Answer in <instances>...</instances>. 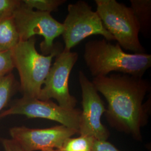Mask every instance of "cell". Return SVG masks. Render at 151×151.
<instances>
[{
  "label": "cell",
  "instance_id": "obj_9",
  "mask_svg": "<svg viewBox=\"0 0 151 151\" xmlns=\"http://www.w3.org/2000/svg\"><path fill=\"white\" fill-rule=\"evenodd\" d=\"M78 81L82 106L78 134L96 140H107L110 135L109 131L101 122V116L106 110L105 104L92 82L82 70L79 72Z\"/></svg>",
  "mask_w": 151,
  "mask_h": 151
},
{
  "label": "cell",
  "instance_id": "obj_1",
  "mask_svg": "<svg viewBox=\"0 0 151 151\" xmlns=\"http://www.w3.org/2000/svg\"><path fill=\"white\" fill-rule=\"evenodd\" d=\"M92 82L108 103L105 114L109 125L141 141V129L148 121L151 101L143 100L151 90L150 83L122 73L94 77Z\"/></svg>",
  "mask_w": 151,
  "mask_h": 151
},
{
  "label": "cell",
  "instance_id": "obj_8",
  "mask_svg": "<svg viewBox=\"0 0 151 151\" xmlns=\"http://www.w3.org/2000/svg\"><path fill=\"white\" fill-rule=\"evenodd\" d=\"M81 110L67 109L49 100L22 96L15 101L11 107L0 113V118L12 115H21L28 118L48 119L78 131Z\"/></svg>",
  "mask_w": 151,
  "mask_h": 151
},
{
  "label": "cell",
  "instance_id": "obj_17",
  "mask_svg": "<svg viewBox=\"0 0 151 151\" xmlns=\"http://www.w3.org/2000/svg\"><path fill=\"white\" fill-rule=\"evenodd\" d=\"M20 5L19 0H0V18L12 15Z\"/></svg>",
  "mask_w": 151,
  "mask_h": 151
},
{
  "label": "cell",
  "instance_id": "obj_6",
  "mask_svg": "<svg viewBox=\"0 0 151 151\" xmlns=\"http://www.w3.org/2000/svg\"><path fill=\"white\" fill-rule=\"evenodd\" d=\"M20 41H27L35 35H40L44 40L40 44L44 55L53 52L57 47L54 39L61 35L63 24L54 19L50 13L29 9L22 4L13 14Z\"/></svg>",
  "mask_w": 151,
  "mask_h": 151
},
{
  "label": "cell",
  "instance_id": "obj_7",
  "mask_svg": "<svg viewBox=\"0 0 151 151\" xmlns=\"http://www.w3.org/2000/svg\"><path fill=\"white\" fill-rule=\"evenodd\" d=\"M78 58L77 53L64 48L56 55L55 62L52 65L44 81L39 99L49 100L54 99L62 108H75L77 101L70 92L69 79Z\"/></svg>",
  "mask_w": 151,
  "mask_h": 151
},
{
  "label": "cell",
  "instance_id": "obj_5",
  "mask_svg": "<svg viewBox=\"0 0 151 151\" xmlns=\"http://www.w3.org/2000/svg\"><path fill=\"white\" fill-rule=\"evenodd\" d=\"M68 14L63 23L62 34L65 50L71 49L85 39L93 35H100L107 41L115 40L104 27L96 11L85 1H78L67 7Z\"/></svg>",
  "mask_w": 151,
  "mask_h": 151
},
{
  "label": "cell",
  "instance_id": "obj_4",
  "mask_svg": "<svg viewBox=\"0 0 151 151\" xmlns=\"http://www.w3.org/2000/svg\"><path fill=\"white\" fill-rule=\"evenodd\" d=\"M96 12L105 29L122 48L146 53L140 43V27L132 8L115 0H95Z\"/></svg>",
  "mask_w": 151,
  "mask_h": 151
},
{
  "label": "cell",
  "instance_id": "obj_11",
  "mask_svg": "<svg viewBox=\"0 0 151 151\" xmlns=\"http://www.w3.org/2000/svg\"><path fill=\"white\" fill-rule=\"evenodd\" d=\"M20 41L13 14L0 18V51H9Z\"/></svg>",
  "mask_w": 151,
  "mask_h": 151
},
{
  "label": "cell",
  "instance_id": "obj_13",
  "mask_svg": "<svg viewBox=\"0 0 151 151\" xmlns=\"http://www.w3.org/2000/svg\"><path fill=\"white\" fill-rule=\"evenodd\" d=\"M94 141V139L85 136L71 137L65 140L62 146L55 151H92Z\"/></svg>",
  "mask_w": 151,
  "mask_h": 151
},
{
  "label": "cell",
  "instance_id": "obj_2",
  "mask_svg": "<svg viewBox=\"0 0 151 151\" xmlns=\"http://www.w3.org/2000/svg\"><path fill=\"white\" fill-rule=\"evenodd\" d=\"M83 58L94 77L106 76L112 72L143 77L151 67V55L128 53L119 44L110 43L105 39L85 44Z\"/></svg>",
  "mask_w": 151,
  "mask_h": 151
},
{
  "label": "cell",
  "instance_id": "obj_10",
  "mask_svg": "<svg viewBox=\"0 0 151 151\" xmlns=\"http://www.w3.org/2000/svg\"><path fill=\"white\" fill-rule=\"evenodd\" d=\"M9 133L25 151H55L78 131L62 125L44 129L22 126L11 128Z\"/></svg>",
  "mask_w": 151,
  "mask_h": 151
},
{
  "label": "cell",
  "instance_id": "obj_3",
  "mask_svg": "<svg viewBox=\"0 0 151 151\" xmlns=\"http://www.w3.org/2000/svg\"><path fill=\"white\" fill-rule=\"evenodd\" d=\"M36 39L19 41L11 50L14 68L19 72L23 96L38 98L54 57L63 49L58 47L51 54H40L35 47Z\"/></svg>",
  "mask_w": 151,
  "mask_h": 151
},
{
  "label": "cell",
  "instance_id": "obj_18",
  "mask_svg": "<svg viewBox=\"0 0 151 151\" xmlns=\"http://www.w3.org/2000/svg\"><path fill=\"white\" fill-rule=\"evenodd\" d=\"M92 151H120L115 146L108 142L95 140Z\"/></svg>",
  "mask_w": 151,
  "mask_h": 151
},
{
  "label": "cell",
  "instance_id": "obj_16",
  "mask_svg": "<svg viewBox=\"0 0 151 151\" xmlns=\"http://www.w3.org/2000/svg\"><path fill=\"white\" fill-rule=\"evenodd\" d=\"M14 68L11 50L0 51V78L11 73Z\"/></svg>",
  "mask_w": 151,
  "mask_h": 151
},
{
  "label": "cell",
  "instance_id": "obj_15",
  "mask_svg": "<svg viewBox=\"0 0 151 151\" xmlns=\"http://www.w3.org/2000/svg\"><path fill=\"white\" fill-rule=\"evenodd\" d=\"M14 81L12 73L0 78V111L5 107L11 97Z\"/></svg>",
  "mask_w": 151,
  "mask_h": 151
},
{
  "label": "cell",
  "instance_id": "obj_19",
  "mask_svg": "<svg viewBox=\"0 0 151 151\" xmlns=\"http://www.w3.org/2000/svg\"><path fill=\"white\" fill-rule=\"evenodd\" d=\"M1 143L5 151H25L15 140L11 138H3Z\"/></svg>",
  "mask_w": 151,
  "mask_h": 151
},
{
  "label": "cell",
  "instance_id": "obj_12",
  "mask_svg": "<svg viewBox=\"0 0 151 151\" xmlns=\"http://www.w3.org/2000/svg\"><path fill=\"white\" fill-rule=\"evenodd\" d=\"M131 8L140 27V32L149 35L151 27V0H130Z\"/></svg>",
  "mask_w": 151,
  "mask_h": 151
},
{
  "label": "cell",
  "instance_id": "obj_14",
  "mask_svg": "<svg viewBox=\"0 0 151 151\" xmlns=\"http://www.w3.org/2000/svg\"><path fill=\"white\" fill-rule=\"evenodd\" d=\"M65 0H23L22 5L37 11L49 12L57 11L60 6L66 2Z\"/></svg>",
  "mask_w": 151,
  "mask_h": 151
}]
</instances>
